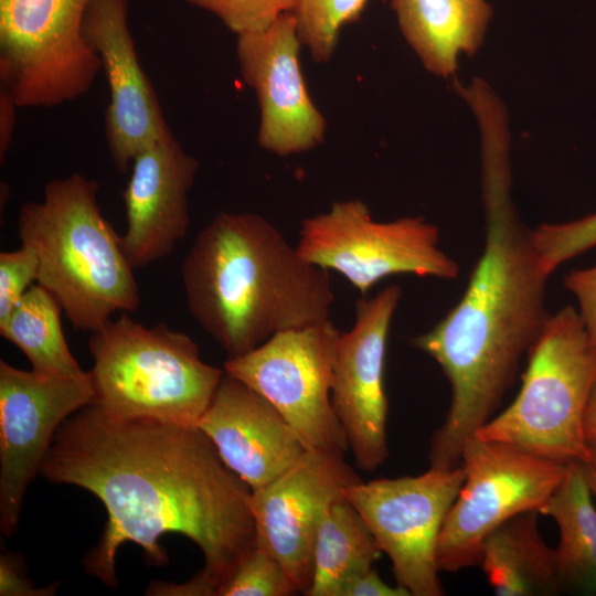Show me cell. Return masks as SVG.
Wrapping results in <instances>:
<instances>
[{"mask_svg": "<svg viewBox=\"0 0 596 596\" xmlns=\"http://www.w3.org/2000/svg\"><path fill=\"white\" fill-rule=\"evenodd\" d=\"M438 243V227L424 217L377 222L362 200L351 199L304 219L296 249L308 263L341 274L365 296L391 275L455 279L459 265Z\"/></svg>", "mask_w": 596, "mask_h": 596, "instance_id": "cell-7", "label": "cell"}, {"mask_svg": "<svg viewBox=\"0 0 596 596\" xmlns=\"http://www.w3.org/2000/svg\"><path fill=\"white\" fill-rule=\"evenodd\" d=\"M214 14L236 36L266 30L298 0H183Z\"/></svg>", "mask_w": 596, "mask_h": 596, "instance_id": "cell-26", "label": "cell"}, {"mask_svg": "<svg viewBox=\"0 0 596 596\" xmlns=\"http://www.w3.org/2000/svg\"><path fill=\"white\" fill-rule=\"evenodd\" d=\"M465 479L441 528L439 571L478 565L486 538L511 518L540 511L563 481L568 465L515 446L471 436L460 456Z\"/></svg>", "mask_w": 596, "mask_h": 596, "instance_id": "cell-9", "label": "cell"}, {"mask_svg": "<svg viewBox=\"0 0 596 596\" xmlns=\"http://www.w3.org/2000/svg\"><path fill=\"white\" fill-rule=\"evenodd\" d=\"M130 168L123 193L127 226L120 240L136 268L167 257L185 236L188 194L200 162L172 137L141 151Z\"/></svg>", "mask_w": 596, "mask_h": 596, "instance_id": "cell-18", "label": "cell"}, {"mask_svg": "<svg viewBox=\"0 0 596 596\" xmlns=\"http://www.w3.org/2000/svg\"><path fill=\"white\" fill-rule=\"evenodd\" d=\"M88 349L93 404L118 418L196 427L224 375L184 332L146 327L127 312L93 331Z\"/></svg>", "mask_w": 596, "mask_h": 596, "instance_id": "cell-5", "label": "cell"}, {"mask_svg": "<svg viewBox=\"0 0 596 596\" xmlns=\"http://www.w3.org/2000/svg\"><path fill=\"white\" fill-rule=\"evenodd\" d=\"M465 479L462 467L359 481L343 489L380 549L396 584L411 596H440L436 551L445 519Z\"/></svg>", "mask_w": 596, "mask_h": 596, "instance_id": "cell-11", "label": "cell"}, {"mask_svg": "<svg viewBox=\"0 0 596 596\" xmlns=\"http://www.w3.org/2000/svg\"><path fill=\"white\" fill-rule=\"evenodd\" d=\"M359 481L344 457L307 449L279 477L252 490L255 546L279 561L299 594L311 586L316 536L327 508Z\"/></svg>", "mask_w": 596, "mask_h": 596, "instance_id": "cell-14", "label": "cell"}, {"mask_svg": "<svg viewBox=\"0 0 596 596\" xmlns=\"http://www.w3.org/2000/svg\"><path fill=\"white\" fill-rule=\"evenodd\" d=\"M39 259L34 251L20 248L0 253V323L3 322L34 280H38Z\"/></svg>", "mask_w": 596, "mask_h": 596, "instance_id": "cell-28", "label": "cell"}, {"mask_svg": "<svg viewBox=\"0 0 596 596\" xmlns=\"http://www.w3.org/2000/svg\"><path fill=\"white\" fill-rule=\"evenodd\" d=\"M40 472L104 503L108 520L84 567L107 586H117L116 554L125 542L162 566L163 534L193 541L204 567L180 584L183 596H216L255 547L252 489L198 427L118 418L89 404L58 427Z\"/></svg>", "mask_w": 596, "mask_h": 596, "instance_id": "cell-1", "label": "cell"}, {"mask_svg": "<svg viewBox=\"0 0 596 596\" xmlns=\"http://www.w3.org/2000/svg\"><path fill=\"white\" fill-rule=\"evenodd\" d=\"M89 373L47 376L0 361V525L18 529L28 487L62 423L94 403Z\"/></svg>", "mask_w": 596, "mask_h": 596, "instance_id": "cell-12", "label": "cell"}, {"mask_svg": "<svg viewBox=\"0 0 596 596\" xmlns=\"http://www.w3.org/2000/svg\"><path fill=\"white\" fill-rule=\"evenodd\" d=\"M564 286L575 296L579 319L596 347V265L584 269H572L564 277Z\"/></svg>", "mask_w": 596, "mask_h": 596, "instance_id": "cell-29", "label": "cell"}, {"mask_svg": "<svg viewBox=\"0 0 596 596\" xmlns=\"http://www.w3.org/2000/svg\"><path fill=\"white\" fill-rule=\"evenodd\" d=\"M298 593L279 561L255 546L217 589L216 596H290Z\"/></svg>", "mask_w": 596, "mask_h": 596, "instance_id": "cell-25", "label": "cell"}, {"mask_svg": "<svg viewBox=\"0 0 596 596\" xmlns=\"http://www.w3.org/2000/svg\"><path fill=\"white\" fill-rule=\"evenodd\" d=\"M482 194L485 246L466 290L437 324L411 340L437 362L451 389L446 418L430 440V468L459 466L465 443L493 417L551 316L550 275L513 207L501 135L482 139Z\"/></svg>", "mask_w": 596, "mask_h": 596, "instance_id": "cell-2", "label": "cell"}, {"mask_svg": "<svg viewBox=\"0 0 596 596\" xmlns=\"http://www.w3.org/2000/svg\"><path fill=\"white\" fill-rule=\"evenodd\" d=\"M301 46L292 12L264 31L236 36L241 76L259 108L257 143L279 157L311 150L326 137L327 120L301 71Z\"/></svg>", "mask_w": 596, "mask_h": 596, "instance_id": "cell-15", "label": "cell"}, {"mask_svg": "<svg viewBox=\"0 0 596 596\" xmlns=\"http://www.w3.org/2000/svg\"><path fill=\"white\" fill-rule=\"evenodd\" d=\"M588 456L581 465L583 476L587 482L589 491L596 501V440L588 441Z\"/></svg>", "mask_w": 596, "mask_h": 596, "instance_id": "cell-33", "label": "cell"}, {"mask_svg": "<svg viewBox=\"0 0 596 596\" xmlns=\"http://www.w3.org/2000/svg\"><path fill=\"white\" fill-rule=\"evenodd\" d=\"M584 433L587 441L596 440V381L584 414Z\"/></svg>", "mask_w": 596, "mask_h": 596, "instance_id": "cell-34", "label": "cell"}, {"mask_svg": "<svg viewBox=\"0 0 596 596\" xmlns=\"http://www.w3.org/2000/svg\"><path fill=\"white\" fill-rule=\"evenodd\" d=\"M56 592V585L38 588L22 572L20 562L13 554L0 557V595L1 596H47Z\"/></svg>", "mask_w": 596, "mask_h": 596, "instance_id": "cell-30", "label": "cell"}, {"mask_svg": "<svg viewBox=\"0 0 596 596\" xmlns=\"http://www.w3.org/2000/svg\"><path fill=\"white\" fill-rule=\"evenodd\" d=\"M538 511L518 514L485 540L478 565L499 596H547L561 592L555 549L544 541Z\"/></svg>", "mask_w": 596, "mask_h": 596, "instance_id": "cell-20", "label": "cell"}, {"mask_svg": "<svg viewBox=\"0 0 596 596\" xmlns=\"http://www.w3.org/2000/svg\"><path fill=\"white\" fill-rule=\"evenodd\" d=\"M17 105L13 96L4 87L0 88V161L3 163L11 147L15 120Z\"/></svg>", "mask_w": 596, "mask_h": 596, "instance_id": "cell-32", "label": "cell"}, {"mask_svg": "<svg viewBox=\"0 0 596 596\" xmlns=\"http://www.w3.org/2000/svg\"><path fill=\"white\" fill-rule=\"evenodd\" d=\"M340 334L330 319L280 331L227 359L224 372L267 398L308 449L344 457L348 441L331 403Z\"/></svg>", "mask_w": 596, "mask_h": 596, "instance_id": "cell-10", "label": "cell"}, {"mask_svg": "<svg viewBox=\"0 0 596 596\" xmlns=\"http://www.w3.org/2000/svg\"><path fill=\"white\" fill-rule=\"evenodd\" d=\"M196 427L252 490L279 477L308 449L267 398L225 372Z\"/></svg>", "mask_w": 596, "mask_h": 596, "instance_id": "cell-17", "label": "cell"}, {"mask_svg": "<svg viewBox=\"0 0 596 596\" xmlns=\"http://www.w3.org/2000/svg\"><path fill=\"white\" fill-rule=\"evenodd\" d=\"M514 401L473 436L502 441L561 464L588 456L584 414L596 381V347L577 310L551 313L530 349Z\"/></svg>", "mask_w": 596, "mask_h": 596, "instance_id": "cell-6", "label": "cell"}, {"mask_svg": "<svg viewBox=\"0 0 596 596\" xmlns=\"http://www.w3.org/2000/svg\"><path fill=\"white\" fill-rule=\"evenodd\" d=\"M368 0H298L294 10L297 33L313 61L331 60L343 26L360 19Z\"/></svg>", "mask_w": 596, "mask_h": 596, "instance_id": "cell-24", "label": "cell"}, {"mask_svg": "<svg viewBox=\"0 0 596 596\" xmlns=\"http://www.w3.org/2000/svg\"><path fill=\"white\" fill-rule=\"evenodd\" d=\"M91 0H0V83L19 108L76 100L102 70L83 35Z\"/></svg>", "mask_w": 596, "mask_h": 596, "instance_id": "cell-8", "label": "cell"}, {"mask_svg": "<svg viewBox=\"0 0 596 596\" xmlns=\"http://www.w3.org/2000/svg\"><path fill=\"white\" fill-rule=\"evenodd\" d=\"M342 596H411L402 586H391L372 568L347 584Z\"/></svg>", "mask_w": 596, "mask_h": 596, "instance_id": "cell-31", "label": "cell"}, {"mask_svg": "<svg viewBox=\"0 0 596 596\" xmlns=\"http://www.w3.org/2000/svg\"><path fill=\"white\" fill-rule=\"evenodd\" d=\"M56 298L41 285H32L0 323L1 336L28 358L32 370L47 376H84L65 340Z\"/></svg>", "mask_w": 596, "mask_h": 596, "instance_id": "cell-23", "label": "cell"}, {"mask_svg": "<svg viewBox=\"0 0 596 596\" xmlns=\"http://www.w3.org/2000/svg\"><path fill=\"white\" fill-rule=\"evenodd\" d=\"M83 35L98 56L109 88L105 111L109 157L126 173L141 151L174 136L139 62L128 23V1L91 0Z\"/></svg>", "mask_w": 596, "mask_h": 596, "instance_id": "cell-16", "label": "cell"}, {"mask_svg": "<svg viewBox=\"0 0 596 596\" xmlns=\"http://www.w3.org/2000/svg\"><path fill=\"white\" fill-rule=\"evenodd\" d=\"M578 462L566 475L539 513L560 530L555 549L561 590L596 595V507Z\"/></svg>", "mask_w": 596, "mask_h": 596, "instance_id": "cell-21", "label": "cell"}, {"mask_svg": "<svg viewBox=\"0 0 596 596\" xmlns=\"http://www.w3.org/2000/svg\"><path fill=\"white\" fill-rule=\"evenodd\" d=\"M538 238L545 259L560 266L596 246V212L565 223L543 224Z\"/></svg>", "mask_w": 596, "mask_h": 596, "instance_id": "cell-27", "label": "cell"}, {"mask_svg": "<svg viewBox=\"0 0 596 596\" xmlns=\"http://www.w3.org/2000/svg\"><path fill=\"white\" fill-rule=\"evenodd\" d=\"M477 82H480V81H475L473 83H477ZM473 83H472V84H473ZM472 84H471V85H472ZM466 89H467V88H464L461 93L464 94V92H465Z\"/></svg>", "mask_w": 596, "mask_h": 596, "instance_id": "cell-35", "label": "cell"}, {"mask_svg": "<svg viewBox=\"0 0 596 596\" xmlns=\"http://www.w3.org/2000/svg\"><path fill=\"white\" fill-rule=\"evenodd\" d=\"M391 8L423 66L445 78L478 50L492 13L486 0H391Z\"/></svg>", "mask_w": 596, "mask_h": 596, "instance_id": "cell-19", "label": "cell"}, {"mask_svg": "<svg viewBox=\"0 0 596 596\" xmlns=\"http://www.w3.org/2000/svg\"><path fill=\"white\" fill-rule=\"evenodd\" d=\"M98 183L81 173L46 183L40 202L19 212L21 244L39 259L38 284L74 328L95 331L115 312H132L140 295L120 236L97 203Z\"/></svg>", "mask_w": 596, "mask_h": 596, "instance_id": "cell-4", "label": "cell"}, {"mask_svg": "<svg viewBox=\"0 0 596 596\" xmlns=\"http://www.w3.org/2000/svg\"><path fill=\"white\" fill-rule=\"evenodd\" d=\"M402 297L392 284L355 302L353 327L341 332L334 358L331 403L356 467L375 471L387 458L384 364L393 315Z\"/></svg>", "mask_w": 596, "mask_h": 596, "instance_id": "cell-13", "label": "cell"}, {"mask_svg": "<svg viewBox=\"0 0 596 596\" xmlns=\"http://www.w3.org/2000/svg\"><path fill=\"white\" fill-rule=\"evenodd\" d=\"M382 553L370 528L342 493L320 521L307 596H342L347 584L372 568Z\"/></svg>", "mask_w": 596, "mask_h": 596, "instance_id": "cell-22", "label": "cell"}, {"mask_svg": "<svg viewBox=\"0 0 596 596\" xmlns=\"http://www.w3.org/2000/svg\"><path fill=\"white\" fill-rule=\"evenodd\" d=\"M181 277L190 313L227 359L277 332L330 319L334 302L329 270L249 212L216 214L196 235Z\"/></svg>", "mask_w": 596, "mask_h": 596, "instance_id": "cell-3", "label": "cell"}]
</instances>
